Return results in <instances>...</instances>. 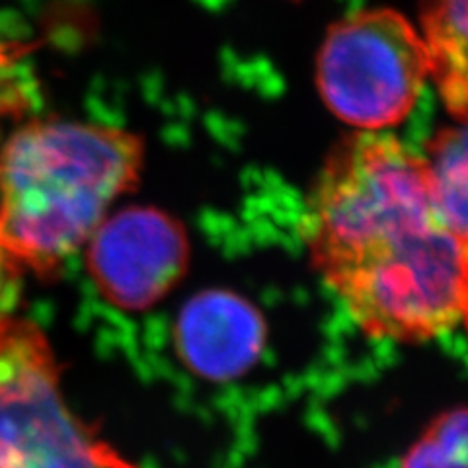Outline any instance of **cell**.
I'll return each mask as SVG.
<instances>
[{"label":"cell","mask_w":468,"mask_h":468,"mask_svg":"<svg viewBox=\"0 0 468 468\" xmlns=\"http://www.w3.org/2000/svg\"><path fill=\"white\" fill-rule=\"evenodd\" d=\"M314 268L375 338L431 340L463 318L464 244L435 203L426 158L359 133L328 158L306 211Z\"/></svg>","instance_id":"obj_1"},{"label":"cell","mask_w":468,"mask_h":468,"mask_svg":"<svg viewBox=\"0 0 468 468\" xmlns=\"http://www.w3.org/2000/svg\"><path fill=\"white\" fill-rule=\"evenodd\" d=\"M143 143L129 131L41 120L0 149V246L22 268L55 275L110 205L137 186Z\"/></svg>","instance_id":"obj_2"},{"label":"cell","mask_w":468,"mask_h":468,"mask_svg":"<svg viewBox=\"0 0 468 468\" xmlns=\"http://www.w3.org/2000/svg\"><path fill=\"white\" fill-rule=\"evenodd\" d=\"M0 468H135L67 408L48 338L16 316L0 334Z\"/></svg>","instance_id":"obj_3"},{"label":"cell","mask_w":468,"mask_h":468,"mask_svg":"<svg viewBox=\"0 0 468 468\" xmlns=\"http://www.w3.org/2000/svg\"><path fill=\"white\" fill-rule=\"evenodd\" d=\"M428 79L426 39L388 8L363 10L335 24L318 55L316 80L328 108L369 131L400 123Z\"/></svg>","instance_id":"obj_4"},{"label":"cell","mask_w":468,"mask_h":468,"mask_svg":"<svg viewBox=\"0 0 468 468\" xmlns=\"http://www.w3.org/2000/svg\"><path fill=\"white\" fill-rule=\"evenodd\" d=\"M86 246L98 291L123 311H146L180 283L187 268L186 229L154 207H125L106 217Z\"/></svg>","instance_id":"obj_5"},{"label":"cell","mask_w":468,"mask_h":468,"mask_svg":"<svg viewBox=\"0 0 468 468\" xmlns=\"http://www.w3.org/2000/svg\"><path fill=\"white\" fill-rule=\"evenodd\" d=\"M174 342L196 375L225 380L252 367L266 344V322L246 299L205 291L184 304Z\"/></svg>","instance_id":"obj_6"},{"label":"cell","mask_w":468,"mask_h":468,"mask_svg":"<svg viewBox=\"0 0 468 468\" xmlns=\"http://www.w3.org/2000/svg\"><path fill=\"white\" fill-rule=\"evenodd\" d=\"M423 39L447 110L468 123V0H430Z\"/></svg>","instance_id":"obj_7"},{"label":"cell","mask_w":468,"mask_h":468,"mask_svg":"<svg viewBox=\"0 0 468 468\" xmlns=\"http://www.w3.org/2000/svg\"><path fill=\"white\" fill-rule=\"evenodd\" d=\"M426 165L439 213L468 244V123L443 129L430 144Z\"/></svg>","instance_id":"obj_8"},{"label":"cell","mask_w":468,"mask_h":468,"mask_svg":"<svg viewBox=\"0 0 468 468\" xmlns=\"http://www.w3.org/2000/svg\"><path fill=\"white\" fill-rule=\"evenodd\" d=\"M402 468H468V410L439 418L408 452Z\"/></svg>","instance_id":"obj_9"},{"label":"cell","mask_w":468,"mask_h":468,"mask_svg":"<svg viewBox=\"0 0 468 468\" xmlns=\"http://www.w3.org/2000/svg\"><path fill=\"white\" fill-rule=\"evenodd\" d=\"M24 268L0 246V334L14 318L20 299Z\"/></svg>","instance_id":"obj_10"},{"label":"cell","mask_w":468,"mask_h":468,"mask_svg":"<svg viewBox=\"0 0 468 468\" xmlns=\"http://www.w3.org/2000/svg\"><path fill=\"white\" fill-rule=\"evenodd\" d=\"M468 330V244H464V285H463V318Z\"/></svg>","instance_id":"obj_11"}]
</instances>
